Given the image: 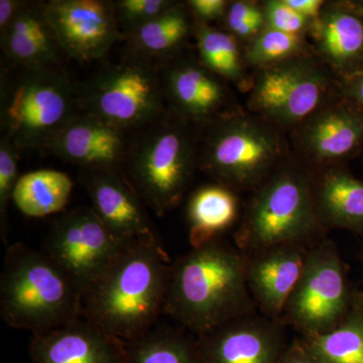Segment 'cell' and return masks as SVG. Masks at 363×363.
<instances>
[{"label": "cell", "instance_id": "6da1fadb", "mask_svg": "<svg viewBox=\"0 0 363 363\" xmlns=\"http://www.w3.org/2000/svg\"><path fill=\"white\" fill-rule=\"evenodd\" d=\"M255 313L247 259L238 247L215 240L172 264L164 314L196 337Z\"/></svg>", "mask_w": 363, "mask_h": 363}, {"label": "cell", "instance_id": "7a4b0ae2", "mask_svg": "<svg viewBox=\"0 0 363 363\" xmlns=\"http://www.w3.org/2000/svg\"><path fill=\"white\" fill-rule=\"evenodd\" d=\"M171 269L161 241L126 245L83 296L82 317L125 342L143 337L164 314Z\"/></svg>", "mask_w": 363, "mask_h": 363}, {"label": "cell", "instance_id": "3957f363", "mask_svg": "<svg viewBox=\"0 0 363 363\" xmlns=\"http://www.w3.org/2000/svg\"><path fill=\"white\" fill-rule=\"evenodd\" d=\"M326 233L315 204L314 172L286 161L253 191L234 242L247 255L278 245L311 247Z\"/></svg>", "mask_w": 363, "mask_h": 363}, {"label": "cell", "instance_id": "277c9868", "mask_svg": "<svg viewBox=\"0 0 363 363\" xmlns=\"http://www.w3.org/2000/svg\"><path fill=\"white\" fill-rule=\"evenodd\" d=\"M83 294L43 250L7 245L0 277V316L16 329L40 333L82 318Z\"/></svg>", "mask_w": 363, "mask_h": 363}, {"label": "cell", "instance_id": "5b68a950", "mask_svg": "<svg viewBox=\"0 0 363 363\" xmlns=\"http://www.w3.org/2000/svg\"><path fill=\"white\" fill-rule=\"evenodd\" d=\"M11 68L1 75L2 136L20 150L48 149L81 112L79 93L61 68Z\"/></svg>", "mask_w": 363, "mask_h": 363}, {"label": "cell", "instance_id": "8992f818", "mask_svg": "<svg viewBox=\"0 0 363 363\" xmlns=\"http://www.w3.org/2000/svg\"><path fill=\"white\" fill-rule=\"evenodd\" d=\"M131 140L121 171L145 206L159 217L180 204L198 164L189 124L164 116Z\"/></svg>", "mask_w": 363, "mask_h": 363}, {"label": "cell", "instance_id": "52a82bcc", "mask_svg": "<svg viewBox=\"0 0 363 363\" xmlns=\"http://www.w3.org/2000/svg\"><path fill=\"white\" fill-rule=\"evenodd\" d=\"M279 130L262 117L230 111L210 124L198 164L234 192L255 191L286 162Z\"/></svg>", "mask_w": 363, "mask_h": 363}, {"label": "cell", "instance_id": "ba28073f", "mask_svg": "<svg viewBox=\"0 0 363 363\" xmlns=\"http://www.w3.org/2000/svg\"><path fill=\"white\" fill-rule=\"evenodd\" d=\"M79 102L81 111L128 133L168 116L161 73L135 56L98 71L79 93Z\"/></svg>", "mask_w": 363, "mask_h": 363}, {"label": "cell", "instance_id": "9c48e42d", "mask_svg": "<svg viewBox=\"0 0 363 363\" xmlns=\"http://www.w3.org/2000/svg\"><path fill=\"white\" fill-rule=\"evenodd\" d=\"M354 301L338 248L326 238L310 247L304 271L279 322L302 337L321 335L345 321Z\"/></svg>", "mask_w": 363, "mask_h": 363}, {"label": "cell", "instance_id": "30bf717a", "mask_svg": "<svg viewBox=\"0 0 363 363\" xmlns=\"http://www.w3.org/2000/svg\"><path fill=\"white\" fill-rule=\"evenodd\" d=\"M339 95L324 66L302 55L260 68L248 105L276 128L295 130Z\"/></svg>", "mask_w": 363, "mask_h": 363}, {"label": "cell", "instance_id": "8fae6325", "mask_svg": "<svg viewBox=\"0 0 363 363\" xmlns=\"http://www.w3.org/2000/svg\"><path fill=\"white\" fill-rule=\"evenodd\" d=\"M126 245L117 240L92 208L79 207L55 221L43 252L68 274L84 296Z\"/></svg>", "mask_w": 363, "mask_h": 363}, {"label": "cell", "instance_id": "7c38bea8", "mask_svg": "<svg viewBox=\"0 0 363 363\" xmlns=\"http://www.w3.org/2000/svg\"><path fill=\"white\" fill-rule=\"evenodd\" d=\"M45 11L62 51L77 61L104 58L124 37L113 1L50 0Z\"/></svg>", "mask_w": 363, "mask_h": 363}, {"label": "cell", "instance_id": "4fadbf2b", "mask_svg": "<svg viewBox=\"0 0 363 363\" xmlns=\"http://www.w3.org/2000/svg\"><path fill=\"white\" fill-rule=\"evenodd\" d=\"M298 150L317 169L339 166L363 147V111L342 95L295 128Z\"/></svg>", "mask_w": 363, "mask_h": 363}, {"label": "cell", "instance_id": "5bb4252c", "mask_svg": "<svg viewBox=\"0 0 363 363\" xmlns=\"http://www.w3.org/2000/svg\"><path fill=\"white\" fill-rule=\"evenodd\" d=\"M80 181L92 209L114 236L124 243L161 241L147 206L121 169H81Z\"/></svg>", "mask_w": 363, "mask_h": 363}, {"label": "cell", "instance_id": "9a60e30c", "mask_svg": "<svg viewBox=\"0 0 363 363\" xmlns=\"http://www.w3.org/2000/svg\"><path fill=\"white\" fill-rule=\"evenodd\" d=\"M285 327L260 313L233 320L197 337L202 363H278L289 345Z\"/></svg>", "mask_w": 363, "mask_h": 363}, {"label": "cell", "instance_id": "2e32d148", "mask_svg": "<svg viewBox=\"0 0 363 363\" xmlns=\"http://www.w3.org/2000/svg\"><path fill=\"white\" fill-rule=\"evenodd\" d=\"M167 105L172 116L190 124H210L229 113V91L223 79L201 62L169 63L161 73Z\"/></svg>", "mask_w": 363, "mask_h": 363}, {"label": "cell", "instance_id": "e0dca14e", "mask_svg": "<svg viewBox=\"0 0 363 363\" xmlns=\"http://www.w3.org/2000/svg\"><path fill=\"white\" fill-rule=\"evenodd\" d=\"M33 363H128V343L84 318L33 333Z\"/></svg>", "mask_w": 363, "mask_h": 363}, {"label": "cell", "instance_id": "ac0fdd59", "mask_svg": "<svg viewBox=\"0 0 363 363\" xmlns=\"http://www.w3.org/2000/svg\"><path fill=\"white\" fill-rule=\"evenodd\" d=\"M130 133L86 112H79L52 138L48 150L81 169H121Z\"/></svg>", "mask_w": 363, "mask_h": 363}, {"label": "cell", "instance_id": "d6986e66", "mask_svg": "<svg viewBox=\"0 0 363 363\" xmlns=\"http://www.w3.org/2000/svg\"><path fill=\"white\" fill-rule=\"evenodd\" d=\"M309 247L278 245L245 255L248 289L257 310L279 321L302 276Z\"/></svg>", "mask_w": 363, "mask_h": 363}, {"label": "cell", "instance_id": "ffe728a7", "mask_svg": "<svg viewBox=\"0 0 363 363\" xmlns=\"http://www.w3.org/2000/svg\"><path fill=\"white\" fill-rule=\"evenodd\" d=\"M311 30L320 57L337 81L363 71V11L357 1L325 4Z\"/></svg>", "mask_w": 363, "mask_h": 363}, {"label": "cell", "instance_id": "44dd1931", "mask_svg": "<svg viewBox=\"0 0 363 363\" xmlns=\"http://www.w3.org/2000/svg\"><path fill=\"white\" fill-rule=\"evenodd\" d=\"M0 35L4 56L11 67L59 68L64 52L48 20L45 2H23Z\"/></svg>", "mask_w": 363, "mask_h": 363}, {"label": "cell", "instance_id": "7402d4cb", "mask_svg": "<svg viewBox=\"0 0 363 363\" xmlns=\"http://www.w3.org/2000/svg\"><path fill=\"white\" fill-rule=\"evenodd\" d=\"M315 204L325 230L363 233V181L340 166L314 172Z\"/></svg>", "mask_w": 363, "mask_h": 363}, {"label": "cell", "instance_id": "603a6c76", "mask_svg": "<svg viewBox=\"0 0 363 363\" xmlns=\"http://www.w3.org/2000/svg\"><path fill=\"white\" fill-rule=\"evenodd\" d=\"M187 216L189 240L192 247L218 240L219 235L238 219L235 192L219 184L198 189L189 201Z\"/></svg>", "mask_w": 363, "mask_h": 363}, {"label": "cell", "instance_id": "cb8c5ba5", "mask_svg": "<svg viewBox=\"0 0 363 363\" xmlns=\"http://www.w3.org/2000/svg\"><path fill=\"white\" fill-rule=\"evenodd\" d=\"M191 28V13L185 4L175 2L166 11L125 35L136 58L164 59L185 44Z\"/></svg>", "mask_w": 363, "mask_h": 363}, {"label": "cell", "instance_id": "d4e9b609", "mask_svg": "<svg viewBox=\"0 0 363 363\" xmlns=\"http://www.w3.org/2000/svg\"><path fill=\"white\" fill-rule=\"evenodd\" d=\"M73 186L64 172L38 169L20 177L11 201L26 216L42 218L64 211Z\"/></svg>", "mask_w": 363, "mask_h": 363}, {"label": "cell", "instance_id": "484cf974", "mask_svg": "<svg viewBox=\"0 0 363 363\" xmlns=\"http://www.w3.org/2000/svg\"><path fill=\"white\" fill-rule=\"evenodd\" d=\"M300 339L320 363H363V311L357 294L352 311L337 328Z\"/></svg>", "mask_w": 363, "mask_h": 363}, {"label": "cell", "instance_id": "4316f807", "mask_svg": "<svg viewBox=\"0 0 363 363\" xmlns=\"http://www.w3.org/2000/svg\"><path fill=\"white\" fill-rule=\"evenodd\" d=\"M128 363H202L197 338L183 330L152 328L128 343Z\"/></svg>", "mask_w": 363, "mask_h": 363}, {"label": "cell", "instance_id": "83f0119b", "mask_svg": "<svg viewBox=\"0 0 363 363\" xmlns=\"http://www.w3.org/2000/svg\"><path fill=\"white\" fill-rule=\"evenodd\" d=\"M194 28L203 65L223 80L243 86L245 60L238 40L230 33L213 28L209 23L196 21Z\"/></svg>", "mask_w": 363, "mask_h": 363}, {"label": "cell", "instance_id": "f1b7e54d", "mask_svg": "<svg viewBox=\"0 0 363 363\" xmlns=\"http://www.w3.org/2000/svg\"><path fill=\"white\" fill-rule=\"evenodd\" d=\"M303 49V37L266 28L252 40L245 52V60L253 66L264 68L302 56Z\"/></svg>", "mask_w": 363, "mask_h": 363}, {"label": "cell", "instance_id": "f546056e", "mask_svg": "<svg viewBox=\"0 0 363 363\" xmlns=\"http://www.w3.org/2000/svg\"><path fill=\"white\" fill-rule=\"evenodd\" d=\"M18 152L20 150L11 140L2 136L0 140V234L1 240L7 243V209L13 198V193L18 176Z\"/></svg>", "mask_w": 363, "mask_h": 363}, {"label": "cell", "instance_id": "4dcf8cb0", "mask_svg": "<svg viewBox=\"0 0 363 363\" xmlns=\"http://www.w3.org/2000/svg\"><path fill=\"white\" fill-rule=\"evenodd\" d=\"M228 33L236 39H255L264 30L266 18L264 9L248 1L229 4L225 13Z\"/></svg>", "mask_w": 363, "mask_h": 363}, {"label": "cell", "instance_id": "1f68e13d", "mask_svg": "<svg viewBox=\"0 0 363 363\" xmlns=\"http://www.w3.org/2000/svg\"><path fill=\"white\" fill-rule=\"evenodd\" d=\"M116 2L117 21L125 37L138 26L143 25L166 11L176 1L171 0H119Z\"/></svg>", "mask_w": 363, "mask_h": 363}, {"label": "cell", "instance_id": "d6a6232c", "mask_svg": "<svg viewBox=\"0 0 363 363\" xmlns=\"http://www.w3.org/2000/svg\"><path fill=\"white\" fill-rule=\"evenodd\" d=\"M267 28L290 35L303 37L306 30L312 28L314 21L301 16L285 0L267 1L264 7Z\"/></svg>", "mask_w": 363, "mask_h": 363}, {"label": "cell", "instance_id": "836d02e7", "mask_svg": "<svg viewBox=\"0 0 363 363\" xmlns=\"http://www.w3.org/2000/svg\"><path fill=\"white\" fill-rule=\"evenodd\" d=\"M229 2L225 0H191L187 1L190 13L199 23H208L225 16Z\"/></svg>", "mask_w": 363, "mask_h": 363}, {"label": "cell", "instance_id": "e575fe53", "mask_svg": "<svg viewBox=\"0 0 363 363\" xmlns=\"http://www.w3.org/2000/svg\"><path fill=\"white\" fill-rule=\"evenodd\" d=\"M339 92L363 111V71L338 81Z\"/></svg>", "mask_w": 363, "mask_h": 363}, {"label": "cell", "instance_id": "d590c367", "mask_svg": "<svg viewBox=\"0 0 363 363\" xmlns=\"http://www.w3.org/2000/svg\"><path fill=\"white\" fill-rule=\"evenodd\" d=\"M278 363H320L305 347L300 338L294 339L286 346Z\"/></svg>", "mask_w": 363, "mask_h": 363}, {"label": "cell", "instance_id": "8d00e7d4", "mask_svg": "<svg viewBox=\"0 0 363 363\" xmlns=\"http://www.w3.org/2000/svg\"><path fill=\"white\" fill-rule=\"evenodd\" d=\"M285 1L292 7L294 11L312 21L319 18L325 6V2L322 0H285Z\"/></svg>", "mask_w": 363, "mask_h": 363}, {"label": "cell", "instance_id": "74e56055", "mask_svg": "<svg viewBox=\"0 0 363 363\" xmlns=\"http://www.w3.org/2000/svg\"><path fill=\"white\" fill-rule=\"evenodd\" d=\"M20 0H1L0 1V32L6 30V26L13 20L16 14L23 6Z\"/></svg>", "mask_w": 363, "mask_h": 363}, {"label": "cell", "instance_id": "f35d334b", "mask_svg": "<svg viewBox=\"0 0 363 363\" xmlns=\"http://www.w3.org/2000/svg\"><path fill=\"white\" fill-rule=\"evenodd\" d=\"M357 300L358 304L360 305V307H362V309L363 311V293H357Z\"/></svg>", "mask_w": 363, "mask_h": 363}, {"label": "cell", "instance_id": "ab89813d", "mask_svg": "<svg viewBox=\"0 0 363 363\" xmlns=\"http://www.w3.org/2000/svg\"><path fill=\"white\" fill-rule=\"evenodd\" d=\"M357 4H358V6L362 9V11H363V1H357Z\"/></svg>", "mask_w": 363, "mask_h": 363}]
</instances>
